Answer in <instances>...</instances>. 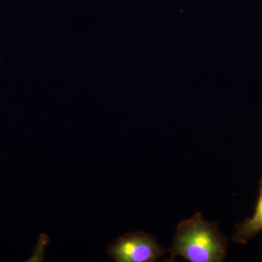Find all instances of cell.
Returning <instances> with one entry per match:
<instances>
[{"instance_id":"7a4b0ae2","label":"cell","mask_w":262,"mask_h":262,"mask_svg":"<svg viewBox=\"0 0 262 262\" xmlns=\"http://www.w3.org/2000/svg\"><path fill=\"white\" fill-rule=\"evenodd\" d=\"M107 253L117 262H154L165 256V250L156 237L142 231L119 237L108 246Z\"/></svg>"},{"instance_id":"6da1fadb","label":"cell","mask_w":262,"mask_h":262,"mask_svg":"<svg viewBox=\"0 0 262 262\" xmlns=\"http://www.w3.org/2000/svg\"><path fill=\"white\" fill-rule=\"evenodd\" d=\"M227 248L228 239L221 233L218 222H208L198 212L179 222L168 251L172 261L181 256L190 262H222Z\"/></svg>"},{"instance_id":"3957f363","label":"cell","mask_w":262,"mask_h":262,"mask_svg":"<svg viewBox=\"0 0 262 262\" xmlns=\"http://www.w3.org/2000/svg\"><path fill=\"white\" fill-rule=\"evenodd\" d=\"M259 194L254 213L251 218H246L244 222L235 225L236 232L232 241L241 244H246L248 241L256 237L262 231V177L259 181Z\"/></svg>"}]
</instances>
